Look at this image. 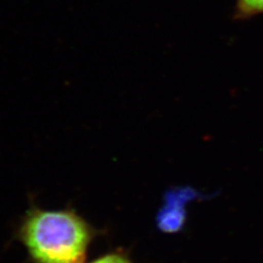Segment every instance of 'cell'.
Wrapping results in <instances>:
<instances>
[{"instance_id":"1","label":"cell","mask_w":263,"mask_h":263,"mask_svg":"<svg viewBox=\"0 0 263 263\" xmlns=\"http://www.w3.org/2000/svg\"><path fill=\"white\" fill-rule=\"evenodd\" d=\"M23 237L37 263H80L89 242L87 225L70 212H33Z\"/></svg>"},{"instance_id":"2","label":"cell","mask_w":263,"mask_h":263,"mask_svg":"<svg viewBox=\"0 0 263 263\" xmlns=\"http://www.w3.org/2000/svg\"><path fill=\"white\" fill-rule=\"evenodd\" d=\"M192 187H175L164 195L163 208L158 214V226L163 232L175 233L183 225L185 205L196 196Z\"/></svg>"},{"instance_id":"3","label":"cell","mask_w":263,"mask_h":263,"mask_svg":"<svg viewBox=\"0 0 263 263\" xmlns=\"http://www.w3.org/2000/svg\"><path fill=\"white\" fill-rule=\"evenodd\" d=\"M260 14H263V0H236L235 20H249Z\"/></svg>"},{"instance_id":"4","label":"cell","mask_w":263,"mask_h":263,"mask_svg":"<svg viewBox=\"0 0 263 263\" xmlns=\"http://www.w3.org/2000/svg\"><path fill=\"white\" fill-rule=\"evenodd\" d=\"M91 263H130V262L124 257L118 256V254H109V256H104Z\"/></svg>"}]
</instances>
